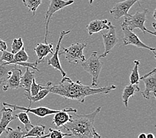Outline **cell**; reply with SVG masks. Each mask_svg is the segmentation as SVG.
Instances as JSON below:
<instances>
[{
  "instance_id": "1",
  "label": "cell",
  "mask_w": 156,
  "mask_h": 138,
  "mask_svg": "<svg viewBox=\"0 0 156 138\" xmlns=\"http://www.w3.org/2000/svg\"><path fill=\"white\" fill-rule=\"evenodd\" d=\"M44 88L49 90L50 93L61 96L65 99L76 100L83 104L85 98L88 96L95 94H107L116 88L114 85L100 88H92L84 85L79 80L73 82L67 76L62 77L58 84H53L51 82L47 83Z\"/></svg>"
},
{
  "instance_id": "2",
  "label": "cell",
  "mask_w": 156,
  "mask_h": 138,
  "mask_svg": "<svg viewBox=\"0 0 156 138\" xmlns=\"http://www.w3.org/2000/svg\"><path fill=\"white\" fill-rule=\"evenodd\" d=\"M99 106L92 112L88 114L72 115L71 120L63 126L74 138H91L94 129V124L96 115L100 111Z\"/></svg>"
},
{
  "instance_id": "3",
  "label": "cell",
  "mask_w": 156,
  "mask_h": 138,
  "mask_svg": "<svg viewBox=\"0 0 156 138\" xmlns=\"http://www.w3.org/2000/svg\"><path fill=\"white\" fill-rule=\"evenodd\" d=\"M148 13V9H144L142 12H137L135 14L132 15L127 13L124 16V19L122 25L124 26L129 30L133 31L135 29H140L144 34L146 33L155 36V32H152L148 30L145 27V22L146 21V15Z\"/></svg>"
},
{
  "instance_id": "4",
  "label": "cell",
  "mask_w": 156,
  "mask_h": 138,
  "mask_svg": "<svg viewBox=\"0 0 156 138\" xmlns=\"http://www.w3.org/2000/svg\"><path fill=\"white\" fill-rule=\"evenodd\" d=\"M103 66V62L100 61L96 51L93 52L87 60L86 59L81 63V66L92 76L91 86L95 88L98 86V80Z\"/></svg>"
},
{
  "instance_id": "5",
  "label": "cell",
  "mask_w": 156,
  "mask_h": 138,
  "mask_svg": "<svg viewBox=\"0 0 156 138\" xmlns=\"http://www.w3.org/2000/svg\"><path fill=\"white\" fill-rule=\"evenodd\" d=\"M87 44L85 43H76L72 44L69 47H62V51L61 55L65 56V59L69 63L78 64L86 60V57L83 53V51L87 47Z\"/></svg>"
},
{
  "instance_id": "6",
  "label": "cell",
  "mask_w": 156,
  "mask_h": 138,
  "mask_svg": "<svg viewBox=\"0 0 156 138\" xmlns=\"http://www.w3.org/2000/svg\"><path fill=\"white\" fill-rule=\"evenodd\" d=\"M50 4L44 17V26H45V35H44V43H47L48 35H49V25L51 18L55 13L61 10L65 7L73 4L74 0H49Z\"/></svg>"
},
{
  "instance_id": "7",
  "label": "cell",
  "mask_w": 156,
  "mask_h": 138,
  "mask_svg": "<svg viewBox=\"0 0 156 138\" xmlns=\"http://www.w3.org/2000/svg\"><path fill=\"white\" fill-rule=\"evenodd\" d=\"M156 69L154 68L151 72L140 76V80L144 83L145 89L142 92V95L145 99L149 100L156 98Z\"/></svg>"
},
{
  "instance_id": "8",
  "label": "cell",
  "mask_w": 156,
  "mask_h": 138,
  "mask_svg": "<svg viewBox=\"0 0 156 138\" xmlns=\"http://www.w3.org/2000/svg\"><path fill=\"white\" fill-rule=\"evenodd\" d=\"M101 35L103 39L104 46H105V52L98 57L100 58H105L110 53L112 48L116 45L118 42L116 27L114 26L111 22H109V29H108V32H102Z\"/></svg>"
},
{
  "instance_id": "9",
  "label": "cell",
  "mask_w": 156,
  "mask_h": 138,
  "mask_svg": "<svg viewBox=\"0 0 156 138\" xmlns=\"http://www.w3.org/2000/svg\"><path fill=\"white\" fill-rule=\"evenodd\" d=\"M122 30L124 33V38H123V42L124 45H128V44H131L138 48H146V49L150 50L151 51H153V53L155 55V48L150 47L149 46L146 45V44L144 43L140 39V38L136 35L132 31L129 30L128 29L126 28L123 25H121Z\"/></svg>"
},
{
  "instance_id": "10",
  "label": "cell",
  "mask_w": 156,
  "mask_h": 138,
  "mask_svg": "<svg viewBox=\"0 0 156 138\" xmlns=\"http://www.w3.org/2000/svg\"><path fill=\"white\" fill-rule=\"evenodd\" d=\"M3 105L4 106H9L10 108H12L13 110H23L24 111H26L27 113H32L35 114V115L40 118H44L47 116V115H51V114H55V113L58 112L59 110H53L51 109V108L44 107V106H39L37 108H32L31 107L29 108H25L23 106H20L17 105H14V104H7L5 102L3 103Z\"/></svg>"
},
{
  "instance_id": "11",
  "label": "cell",
  "mask_w": 156,
  "mask_h": 138,
  "mask_svg": "<svg viewBox=\"0 0 156 138\" xmlns=\"http://www.w3.org/2000/svg\"><path fill=\"white\" fill-rule=\"evenodd\" d=\"M139 1L140 0H124V1L118 2L110 10V13L114 19L118 20L119 19L127 14L129 9Z\"/></svg>"
},
{
  "instance_id": "12",
  "label": "cell",
  "mask_w": 156,
  "mask_h": 138,
  "mask_svg": "<svg viewBox=\"0 0 156 138\" xmlns=\"http://www.w3.org/2000/svg\"><path fill=\"white\" fill-rule=\"evenodd\" d=\"M70 31L69 30L66 31H62L61 33L60 37H59V39H58V42H57V47H56V48H55V53H53V56H52L50 58L48 59V61H47V65L49 66H53L55 70H58V71L60 72L61 74H62V77L66 76V74L64 71V70L62 69L60 61H59V50H60V48H61V41L63 39V37L66 36V35H68L69 33H70Z\"/></svg>"
},
{
  "instance_id": "13",
  "label": "cell",
  "mask_w": 156,
  "mask_h": 138,
  "mask_svg": "<svg viewBox=\"0 0 156 138\" xmlns=\"http://www.w3.org/2000/svg\"><path fill=\"white\" fill-rule=\"evenodd\" d=\"M76 109L72 108H64L61 110H59L58 112L55 114L53 119V124L57 128H62L63 126L71 120L72 115H70L69 112L76 113Z\"/></svg>"
},
{
  "instance_id": "14",
  "label": "cell",
  "mask_w": 156,
  "mask_h": 138,
  "mask_svg": "<svg viewBox=\"0 0 156 138\" xmlns=\"http://www.w3.org/2000/svg\"><path fill=\"white\" fill-rule=\"evenodd\" d=\"M22 76L21 70L16 66L14 68L5 83L3 84V90L5 92L9 89H18L20 87V80Z\"/></svg>"
},
{
  "instance_id": "15",
  "label": "cell",
  "mask_w": 156,
  "mask_h": 138,
  "mask_svg": "<svg viewBox=\"0 0 156 138\" xmlns=\"http://www.w3.org/2000/svg\"><path fill=\"white\" fill-rule=\"evenodd\" d=\"M34 51L36 53L37 59L36 62L39 65V63L43 61L44 58L48 55L52 54L53 52V44L50 43H38L34 48Z\"/></svg>"
},
{
  "instance_id": "16",
  "label": "cell",
  "mask_w": 156,
  "mask_h": 138,
  "mask_svg": "<svg viewBox=\"0 0 156 138\" xmlns=\"http://www.w3.org/2000/svg\"><path fill=\"white\" fill-rule=\"evenodd\" d=\"M109 22L107 19H96L90 21L87 26L88 35L90 36L104 29L108 30L109 29Z\"/></svg>"
},
{
  "instance_id": "17",
  "label": "cell",
  "mask_w": 156,
  "mask_h": 138,
  "mask_svg": "<svg viewBox=\"0 0 156 138\" xmlns=\"http://www.w3.org/2000/svg\"><path fill=\"white\" fill-rule=\"evenodd\" d=\"M13 110L11 108L3 107L2 110V117L0 120V136L5 132L9 123L17 118L13 115Z\"/></svg>"
},
{
  "instance_id": "18",
  "label": "cell",
  "mask_w": 156,
  "mask_h": 138,
  "mask_svg": "<svg viewBox=\"0 0 156 138\" xmlns=\"http://www.w3.org/2000/svg\"><path fill=\"white\" fill-rule=\"evenodd\" d=\"M35 78V73L31 71L30 68L26 67L25 73L22 74L20 80V87L23 88L24 90L27 92V94H30V88L32 84L33 80Z\"/></svg>"
},
{
  "instance_id": "19",
  "label": "cell",
  "mask_w": 156,
  "mask_h": 138,
  "mask_svg": "<svg viewBox=\"0 0 156 138\" xmlns=\"http://www.w3.org/2000/svg\"><path fill=\"white\" fill-rule=\"evenodd\" d=\"M17 65L8 64L0 59V85L3 84L9 76L12 70Z\"/></svg>"
},
{
  "instance_id": "20",
  "label": "cell",
  "mask_w": 156,
  "mask_h": 138,
  "mask_svg": "<svg viewBox=\"0 0 156 138\" xmlns=\"http://www.w3.org/2000/svg\"><path fill=\"white\" fill-rule=\"evenodd\" d=\"M140 89L138 84H129L124 88L123 92H122V99L124 106L126 107L128 106V100L129 98L133 96L136 92H140Z\"/></svg>"
},
{
  "instance_id": "21",
  "label": "cell",
  "mask_w": 156,
  "mask_h": 138,
  "mask_svg": "<svg viewBox=\"0 0 156 138\" xmlns=\"http://www.w3.org/2000/svg\"><path fill=\"white\" fill-rule=\"evenodd\" d=\"M49 93L50 92H49V90H47V89H46V88H44V89H42V90H41L37 93V94L35 96H31V94H27V93H25V96H26V98H27L29 101V107H31L32 102L35 103V102L40 101V100H41L43 98H45V97L48 94H49Z\"/></svg>"
},
{
  "instance_id": "22",
  "label": "cell",
  "mask_w": 156,
  "mask_h": 138,
  "mask_svg": "<svg viewBox=\"0 0 156 138\" xmlns=\"http://www.w3.org/2000/svg\"><path fill=\"white\" fill-rule=\"evenodd\" d=\"M5 132L6 138H24L26 132L22 130L20 126H17L16 129L7 127Z\"/></svg>"
},
{
  "instance_id": "23",
  "label": "cell",
  "mask_w": 156,
  "mask_h": 138,
  "mask_svg": "<svg viewBox=\"0 0 156 138\" xmlns=\"http://www.w3.org/2000/svg\"><path fill=\"white\" fill-rule=\"evenodd\" d=\"M45 126L37 125L33 126L32 128L26 132L25 137L33 136V137H40L45 135Z\"/></svg>"
},
{
  "instance_id": "24",
  "label": "cell",
  "mask_w": 156,
  "mask_h": 138,
  "mask_svg": "<svg viewBox=\"0 0 156 138\" xmlns=\"http://www.w3.org/2000/svg\"><path fill=\"white\" fill-rule=\"evenodd\" d=\"M134 66H133L132 71L129 76V83L131 84H139L140 80V76L139 74V66L140 65V61L138 60H135Z\"/></svg>"
},
{
  "instance_id": "25",
  "label": "cell",
  "mask_w": 156,
  "mask_h": 138,
  "mask_svg": "<svg viewBox=\"0 0 156 138\" xmlns=\"http://www.w3.org/2000/svg\"><path fill=\"white\" fill-rule=\"evenodd\" d=\"M15 116L19 119L20 121L24 125L25 129L27 132L33 126V125L31 124L30 119H29L27 112H26V111L20 112L19 114L15 115Z\"/></svg>"
},
{
  "instance_id": "26",
  "label": "cell",
  "mask_w": 156,
  "mask_h": 138,
  "mask_svg": "<svg viewBox=\"0 0 156 138\" xmlns=\"http://www.w3.org/2000/svg\"><path fill=\"white\" fill-rule=\"evenodd\" d=\"M29 59V56L27 53V52L25 51L24 47L21 48L20 51H19L14 54V58L12 62V65H16L17 62H27Z\"/></svg>"
},
{
  "instance_id": "27",
  "label": "cell",
  "mask_w": 156,
  "mask_h": 138,
  "mask_svg": "<svg viewBox=\"0 0 156 138\" xmlns=\"http://www.w3.org/2000/svg\"><path fill=\"white\" fill-rule=\"evenodd\" d=\"M43 0H22L30 12H33V16H35L36 11L37 9L39 6L41 4Z\"/></svg>"
},
{
  "instance_id": "28",
  "label": "cell",
  "mask_w": 156,
  "mask_h": 138,
  "mask_svg": "<svg viewBox=\"0 0 156 138\" xmlns=\"http://www.w3.org/2000/svg\"><path fill=\"white\" fill-rule=\"evenodd\" d=\"M23 47V41L21 37L17 39H14L12 44V52L13 54H16L18 51H20Z\"/></svg>"
},
{
  "instance_id": "29",
  "label": "cell",
  "mask_w": 156,
  "mask_h": 138,
  "mask_svg": "<svg viewBox=\"0 0 156 138\" xmlns=\"http://www.w3.org/2000/svg\"><path fill=\"white\" fill-rule=\"evenodd\" d=\"M49 137L50 138H64L66 136L73 137L72 134L70 133H62L59 129H53L49 128Z\"/></svg>"
},
{
  "instance_id": "30",
  "label": "cell",
  "mask_w": 156,
  "mask_h": 138,
  "mask_svg": "<svg viewBox=\"0 0 156 138\" xmlns=\"http://www.w3.org/2000/svg\"><path fill=\"white\" fill-rule=\"evenodd\" d=\"M14 58V54L8 52L7 51H2V54L0 56V59L2 61L7 62L8 64H12Z\"/></svg>"
},
{
  "instance_id": "31",
  "label": "cell",
  "mask_w": 156,
  "mask_h": 138,
  "mask_svg": "<svg viewBox=\"0 0 156 138\" xmlns=\"http://www.w3.org/2000/svg\"><path fill=\"white\" fill-rule=\"evenodd\" d=\"M44 87L41 86L39 84H37L35 82V79L33 80L32 81V84L31 85V88H30V94L31 96H35L36 95L37 93L42 89H44Z\"/></svg>"
},
{
  "instance_id": "32",
  "label": "cell",
  "mask_w": 156,
  "mask_h": 138,
  "mask_svg": "<svg viewBox=\"0 0 156 138\" xmlns=\"http://www.w3.org/2000/svg\"><path fill=\"white\" fill-rule=\"evenodd\" d=\"M7 43L4 41L0 39V52H2L3 51L7 50Z\"/></svg>"
},
{
  "instance_id": "33",
  "label": "cell",
  "mask_w": 156,
  "mask_h": 138,
  "mask_svg": "<svg viewBox=\"0 0 156 138\" xmlns=\"http://www.w3.org/2000/svg\"><path fill=\"white\" fill-rule=\"evenodd\" d=\"M91 138H101V136L96 132L95 128L93 130V134H92V137Z\"/></svg>"
},
{
  "instance_id": "34",
  "label": "cell",
  "mask_w": 156,
  "mask_h": 138,
  "mask_svg": "<svg viewBox=\"0 0 156 138\" xmlns=\"http://www.w3.org/2000/svg\"><path fill=\"white\" fill-rule=\"evenodd\" d=\"M49 137V134H45L44 136H40V137H33V136H27L25 137L24 138H48Z\"/></svg>"
},
{
  "instance_id": "35",
  "label": "cell",
  "mask_w": 156,
  "mask_h": 138,
  "mask_svg": "<svg viewBox=\"0 0 156 138\" xmlns=\"http://www.w3.org/2000/svg\"><path fill=\"white\" fill-rule=\"evenodd\" d=\"M137 138H146V134L145 133H141L140 134H139Z\"/></svg>"
},
{
  "instance_id": "36",
  "label": "cell",
  "mask_w": 156,
  "mask_h": 138,
  "mask_svg": "<svg viewBox=\"0 0 156 138\" xmlns=\"http://www.w3.org/2000/svg\"><path fill=\"white\" fill-rule=\"evenodd\" d=\"M146 138H155V136L153 133H149L146 134Z\"/></svg>"
},
{
  "instance_id": "37",
  "label": "cell",
  "mask_w": 156,
  "mask_h": 138,
  "mask_svg": "<svg viewBox=\"0 0 156 138\" xmlns=\"http://www.w3.org/2000/svg\"><path fill=\"white\" fill-rule=\"evenodd\" d=\"M155 13H156V10H155L154 11V14H153V17H154V19L155 20Z\"/></svg>"
},
{
  "instance_id": "38",
  "label": "cell",
  "mask_w": 156,
  "mask_h": 138,
  "mask_svg": "<svg viewBox=\"0 0 156 138\" xmlns=\"http://www.w3.org/2000/svg\"><path fill=\"white\" fill-rule=\"evenodd\" d=\"M93 2H94V0H89V4L92 5V3H93Z\"/></svg>"
},
{
  "instance_id": "39",
  "label": "cell",
  "mask_w": 156,
  "mask_h": 138,
  "mask_svg": "<svg viewBox=\"0 0 156 138\" xmlns=\"http://www.w3.org/2000/svg\"><path fill=\"white\" fill-rule=\"evenodd\" d=\"M152 25H153V27H154V29L155 30V21H154V23H153V24H152Z\"/></svg>"
}]
</instances>
